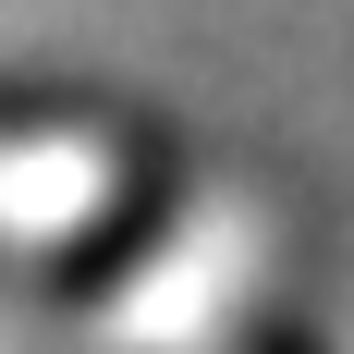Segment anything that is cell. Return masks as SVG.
<instances>
[{
	"mask_svg": "<svg viewBox=\"0 0 354 354\" xmlns=\"http://www.w3.org/2000/svg\"><path fill=\"white\" fill-rule=\"evenodd\" d=\"M86 208H110L98 147H0V220L49 232V220H86Z\"/></svg>",
	"mask_w": 354,
	"mask_h": 354,
	"instance_id": "1",
	"label": "cell"
}]
</instances>
